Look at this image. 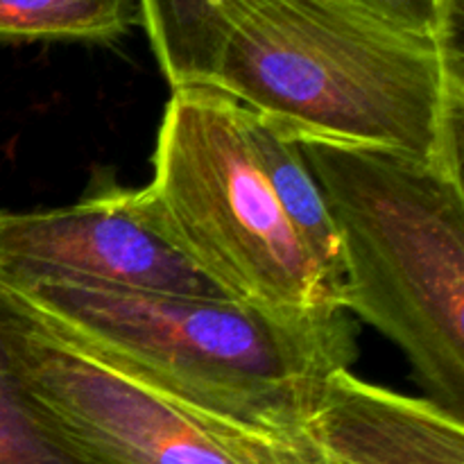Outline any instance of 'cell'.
Segmentation results:
<instances>
[{"label": "cell", "instance_id": "obj_5", "mask_svg": "<svg viewBox=\"0 0 464 464\" xmlns=\"http://www.w3.org/2000/svg\"><path fill=\"white\" fill-rule=\"evenodd\" d=\"M9 297L27 390L82 464H258L234 426L202 420Z\"/></svg>", "mask_w": 464, "mask_h": 464}, {"label": "cell", "instance_id": "obj_4", "mask_svg": "<svg viewBox=\"0 0 464 464\" xmlns=\"http://www.w3.org/2000/svg\"><path fill=\"white\" fill-rule=\"evenodd\" d=\"M181 252L227 295L275 315H334L343 293L276 202L245 109L213 86L170 93L145 186Z\"/></svg>", "mask_w": 464, "mask_h": 464}, {"label": "cell", "instance_id": "obj_9", "mask_svg": "<svg viewBox=\"0 0 464 464\" xmlns=\"http://www.w3.org/2000/svg\"><path fill=\"white\" fill-rule=\"evenodd\" d=\"M139 12L168 86L211 84L222 45L216 0H139Z\"/></svg>", "mask_w": 464, "mask_h": 464}, {"label": "cell", "instance_id": "obj_3", "mask_svg": "<svg viewBox=\"0 0 464 464\" xmlns=\"http://www.w3.org/2000/svg\"><path fill=\"white\" fill-rule=\"evenodd\" d=\"M299 145L338 231L343 308L392 340L430 401L462 420V175L376 150Z\"/></svg>", "mask_w": 464, "mask_h": 464}, {"label": "cell", "instance_id": "obj_2", "mask_svg": "<svg viewBox=\"0 0 464 464\" xmlns=\"http://www.w3.org/2000/svg\"><path fill=\"white\" fill-rule=\"evenodd\" d=\"M36 317L202 420L302 433L326 379L358 356L347 311L275 315L234 299L104 288L5 285Z\"/></svg>", "mask_w": 464, "mask_h": 464}, {"label": "cell", "instance_id": "obj_11", "mask_svg": "<svg viewBox=\"0 0 464 464\" xmlns=\"http://www.w3.org/2000/svg\"><path fill=\"white\" fill-rule=\"evenodd\" d=\"M12 297L0 284V464H82L27 390L9 338Z\"/></svg>", "mask_w": 464, "mask_h": 464}, {"label": "cell", "instance_id": "obj_10", "mask_svg": "<svg viewBox=\"0 0 464 464\" xmlns=\"http://www.w3.org/2000/svg\"><path fill=\"white\" fill-rule=\"evenodd\" d=\"M134 23V0H0V44H109Z\"/></svg>", "mask_w": 464, "mask_h": 464}, {"label": "cell", "instance_id": "obj_13", "mask_svg": "<svg viewBox=\"0 0 464 464\" xmlns=\"http://www.w3.org/2000/svg\"><path fill=\"white\" fill-rule=\"evenodd\" d=\"M238 430V438L258 464H329L324 453L306 433L266 435L256 430Z\"/></svg>", "mask_w": 464, "mask_h": 464}, {"label": "cell", "instance_id": "obj_1", "mask_svg": "<svg viewBox=\"0 0 464 464\" xmlns=\"http://www.w3.org/2000/svg\"><path fill=\"white\" fill-rule=\"evenodd\" d=\"M213 89L297 140L462 175L460 36L406 30L349 0H216Z\"/></svg>", "mask_w": 464, "mask_h": 464}, {"label": "cell", "instance_id": "obj_8", "mask_svg": "<svg viewBox=\"0 0 464 464\" xmlns=\"http://www.w3.org/2000/svg\"><path fill=\"white\" fill-rule=\"evenodd\" d=\"M245 131H247L254 157L288 222L304 240V245L311 249L326 276L343 293L338 231H335L324 193L304 159L299 140L247 109H245Z\"/></svg>", "mask_w": 464, "mask_h": 464}, {"label": "cell", "instance_id": "obj_7", "mask_svg": "<svg viewBox=\"0 0 464 464\" xmlns=\"http://www.w3.org/2000/svg\"><path fill=\"white\" fill-rule=\"evenodd\" d=\"M304 433L343 464H464V421L340 370L326 379Z\"/></svg>", "mask_w": 464, "mask_h": 464}, {"label": "cell", "instance_id": "obj_6", "mask_svg": "<svg viewBox=\"0 0 464 464\" xmlns=\"http://www.w3.org/2000/svg\"><path fill=\"white\" fill-rule=\"evenodd\" d=\"M34 281L231 299L181 252L145 186L48 211H0V284Z\"/></svg>", "mask_w": 464, "mask_h": 464}, {"label": "cell", "instance_id": "obj_12", "mask_svg": "<svg viewBox=\"0 0 464 464\" xmlns=\"http://www.w3.org/2000/svg\"><path fill=\"white\" fill-rule=\"evenodd\" d=\"M406 30L435 36H460L462 0H349Z\"/></svg>", "mask_w": 464, "mask_h": 464}]
</instances>
